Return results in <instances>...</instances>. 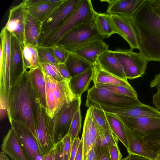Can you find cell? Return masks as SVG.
<instances>
[{
    "label": "cell",
    "mask_w": 160,
    "mask_h": 160,
    "mask_svg": "<svg viewBox=\"0 0 160 160\" xmlns=\"http://www.w3.org/2000/svg\"><path fill=\"white\" fill-rule=\"evenodd\" d=\"M85 105L91 108L93 117L98 124L106 131L112 132L110 127L105 111L98 103L86 99Z\"/></svg>",
    "instance_id": "1f68e13d"
},
{
    "label": "cell",
    "mask_w": 160,
    "mask_h": 160,
    "mask_svg": "<svg viewBox=\"0 0 160 160\" xmlns=\"http://www.w3.org/2000/svg\"><path fill=\"white\" fill-rule=\"evenodd\" d=\"M25 71L20 43L13 35L11 34L10 61V84L11 87Z\"/></svg>",
    "instance_id": "e0dca14e"
},
{
    "label": "cell",
    "mask_w": 160,
    "mask_h": 160,
    "mask_svg": "<svg viewBox=\"0 0 160 160\" xmlns=\"http://www.w3.org/2000/svg\"><path fill=\"white\" fill-rule=\"evenodd\" d=\"M65 63L72 78L94 66L84 58L73 52H69Z\"/></svg>",
    "instance_id": "83f0119b"
},
{
    "label": "cell",
    "mask_w": 160,
    "mask_h": 160,
    "mask_svg": "<svg viewBox=\"0 0 160 160\" xmlns=\"http://www.w3.org/2000/svg\"><path fill=\"white\" fill-rule=\"evenodd\" d=\"M1 149L2 152L7 154L11 160H28L11 127L4 137Z\"/></svg>",
    "instance_id": "ffe728a7"
},
{
    "label": "cell",
    "mask_w": 160,
    "mask_h": 160,
    "mask_svg": "<svg viewBox=\"0 0 160 160\" xmlns=\"http://www.w3.org/2000/svg\"><path fill=\"white\" fill-rule=\"evenodd\" d=\"M63 143L62 140L57 143L54 151V160H64Z\"/></svg>",
    "instance_id": "f6af8a7d"
},
{
    "label": "cell",
    "mask_w": 160,
    "mask_h": 160,
    "mask_svg": "<svg viewBox=\"0 0 160 160\" xmlns=\"http://www.w3.org/2000/svg\"><path fill=\"white\" fill-rule=\"evenodd\" d=\"M55 56L59 63H65L69 52L63 47L55 45L52 46Z\"/></svg>",
    "instance_id": "60d3db41"
},
{
    "label": "cell",
    "mask_w": 160,
    "mask_h": 160,
    "mask_svg": "<svg viewBox=\"0 0 160 160\" xmlns=\"http://www.w3.org/2000/svg\"><path fill=\"white\" fill-rule=\"evenodd\" d=\"M26 9L22 2L9 10L8 22L5 26L19 41L22 49L24 46V29Z\"/></svg>",
    "instance_id": "4fadbf2b"
},
{
    "label": "cell",
    "mask_w": 160,
    "mask_h": 160,
    "mask_svg": "<svg viewBox=\"0 0 160 160\" xmlns=\"http://www.w3.org/2000/svg\"><path fill=\"white\" fill-rule=\"evenodd\" d=\"M93 24L98 33L106 38L116 33L110 14L95 12Z\"/></svg>",
    "instance_id": "f1b7e54d"
},
{
    "label": "cell",
    "mask_w": 160,
    "mask_h": 160,
    "mask_svg": "<svg viewBox=\"0 0 160 160\" xmlns=\"http://www.w3.org/2000/svg\"><path fill=\"white\" fill-rule=\"evenodd\" d=\"M160 84V73L156 74L154 78L150 82L151 88H153Z\"/></svg>",
    "instance_id": "f5cc1de1"
},
{
    "label": "cell",
    "mask_w": 160,
    "mask_h": 160,
    "mask_svg": "<svg viewBox=\"0 0 160 160\" xmlns=\"http://www.w3.org/2000/svg\"><path fill=\"white\" fill-rule=\"evenodd\" d=\"M157 88V93L152 97V102L156 108L160 111V84L156 86Z\"/></svg>",
    "instance_id": "c3c4849f"
},
{
    "label": "cell",
    "mask_w": 160,
    "mask_h": 160,
    "mask_svg": "<svg viewBox=\"0 0 160 160\" xmlns=\"http://www.w3.org/2000/svg\"><path fill=\"white\" fill-rule=\"evenodd\" d=\"M38 97L28 71L25 70L11 87L8 106L9 121L13 120L24 123L36 137L34 116Z\"/></svg>",
    "instance_id": "6da1fadb"
},
{
    "label": "cell",
    "mask_w": 160,
    "mask_h": 160,
    "mask_svg": "<svg viewBox=\"0 0 160 160\" xmlns=\"http://www.w3.org/2000/svg\"><path fill=\"white\" fill-rule=\"evenodd\" d=\"M83 143L81 138L78 148L77 152L74 160H82Z\"/></svg>",
    "instance_id": "f907efd6"
},
{
    "label": "cell",
    "mask_w": 160,
    "mask_h": 160,
    "mask_svg": "<svg viewBox=\"0 0 160 160\" xmlns=\"http://www.w3.org/2000/svg\"><path fill=\"white\" fill-rule=\"evenodd\" d=\"M42 27V22L26 10L24 29L25 42L37 46Z\"/></svg>",
    "instance_id": "603a6c76"
},
{
    "label": "cell",
    "mask_w": 160,
    "mask_h": 160,
    "mask_svg": "<svg viewBox=\"0 0 160 160\" xmlns=\"http://www.w3.org/2000/svg\"><path fill=\"white\" fill-rule=\"evenodd\" d=\"M34 122L36 137L43 157L55 148L56 144L53 118L48 115L38 97L36 100Z\"/></svg>",
    "instance_id": "277c9868"
},
{
    "label": "cell",
    "mask_w": 160,
    "mask_h": 160,
    "mask_svg": "<svg viewBox=\"0 0 160 160\" xmlns=\"http://www.w3.org/2000/svg\"><path fill=\"white\" fill-rule=\"evenodd\" d=\"M81 97L76 98L64 105L53 118L54 140L56 144L68 133L71 124L76 112L80 109Z\"/></svg>",
    "instance_id": "30bf717a"
},
{
    "label": "cell",
    "mask_w": 160,
    "mask_h": 160,
    "mask_svg": "<svg viewBox=\"0 0 160 160\" xmlns=\"http://www.w3.org/2000/svg\"><path fill=\"white\" fill-rule=\"evenodd\" d=\"M122 160H151L147 158L133 154H129Z\"/></svg>",
    "instance_id": "816d5d0a"
},
{
    "label": "cell",
    "mask_w": 160,
    "mask_h": 160,
    "mask_svg": "<svg viewBox=\"0 0 160 160\" xmlns=\"http://www.w3.org/2000/svg\"><path fill=\"white\" fill-rule=\"evenodd\" d=\"M58 64L43 63L40 64V65L44 72L55 80L61 81L64 79L59 71Z\"/></svg>",
    "instance_id": "74e56055"
},
{
    "label": "cell",
    "mask_w": 160,
    "mask_h": 160,
    "mask_svg": "<svg viewBox=\"0 0 160 160\" xmlns=\"http://www.w3.org/2000/svg\"><path fill=\"white\" fill-rule=\"evenodd\" d=\"M118 140L112 132L105 131L100 127L98 146L108 147L111 145L118 144Z\"/></svg>",
    "instance_id": "d590c367"
},
{
    "label": "cell",
    "mask_w": 160,
    "mask_h": 160,
    "mask_svg": "<svg viewBox=\"0 0 160 160\" xmlns=\"http://www.w3.org/2000/svg\"><path fill=\"white\" fill-rule=\"evenodd\" d=\"M82 124V116L80 109L75 113L72 122L68 133L70 135L72 142L80 132Z\"/></svg>",
    "instance_id": "8d00e7d4"
},
{
    "label": "cell",
    "mask_w": 160,
    "mask_h": 160,
    "mask_svg": "<svg viewBox=\"0 0 160 160\" xmlns=\"http://www.w3.org/2000/svg\"><path fill=\"white\" fill-rule=\"evenodd\" d=\"M0 96L8 101L11 88L10 61L11 34L4 27L0 33Z\"/></svg>",
    "instance_id": "52a82bcc"
},
{
    "label": "cell",
    "mask_w": 160,
    "mask_h": 160,
    "mask_svg": "<svg viewBox=\"0 0 160 160\" xmlns=\"http://www.w3.org/2000/svg\"><path fill=\"white\" fill-rule=\"evenodd\" d=\"M109 46L103 40H93L75 49L73 52L94 65L99 57L108 51Z\"/></svg>",
    "instance_id": "ac0fdd59"
},
{
    "label": "cell",
    "mask_w": 160,
    "mask_h": 160,
    "mask_svg": "<svg viewBox=\"0 0 160 160\" xmlns=\"http://www.w3.org/2000/svg\"><path fill=\"white\" fill-rule=\"evenodd\" d=\"M70 80L64 79L57 82L53 90L55 100V114L64 105L76 98L71 90Z\"/></svg>",
    "instance_id": "cb8c5ba5"
},
{
    "label": "cell",
    "mask_w": 160,
    "mask_h": 160,
    "mask_svg": "<svg viewBox=\"0 0 160 160\" xmlns=\"http://www.w3.org/2000/svg\"><path fill=\"white\" fill-rule=\"evenodd\" d=\"M38 53L40 64L59 63L55 56L52 47H46L38 45L36 46Z\"/></svg>",
    "instance_id": "e575fe53"
},
{
    "label": "cell",
    "mask_w": 160,
    "mask_h": 160,
    "mask_svg": "<svg viewBox=\"0 0 160 160\" xmlns=\"http://www.w3.org/2000/svg\"><path fill=\"white\" fill-rule=\"evenodd\" d=\"M157 155L155 160H160V148L156 152Z\"/></svg>",
    "instance_id": "9f6ffc18"
},
{
    "label": "cell",
    "mask_w": 160,
    "mask_h": 160,
    "mask_svg": "<svg viewBox=\"0 0 160 160\" xmlns=\"http://www.w3.org/2000/svg\"><path fill=\"white\" fill-rule=\"evenodd\" d=\"M94 86L98 88L107 89L116 94L138 98L137 93L134 89L120 85H109L96 83Z\"/></svg>",
    "instance_id": "836d02e7"
},
{
    "label": "cell",
    "mask_w": 160,
    "mask_h": 160,
    "mask_svg": "<svg viewBox=\"0 0 160 160\" xmlns=\"http://www.w3.org/2000/svg\"><path fill=\"white\" fill-rule=\"evenodd\" d=\"M95 12L91 0H80L61 26L39 46H53L72 29L82 24L92 23Z\"/></svg>",
    "instance_id": "3957f363"
},
{
    "label": "cell",
    "mask_w": 160,
    "mask_h": 160,
    "mask_svg": "<svg viewBox=\"0 0 160 160\" xmlns=\"http://www.w3.org/2000/svg\"><path fill=\"white\" fill-rule=\"evenodd\" d=\"M106 37L100 35L93 23L83 24L72 29L66 34L56 45L63 47L69 52L91 41L103 40Z\"/></svg>",
    "instance_id": "5b68a950"
},
{
    "label": "cell",
    "mask_w": 160,
    "mask_h": 160,
    "mask_svg": "<svg viewBox=\"0 0 160 160\" xmlns=\"http://www.w3.org/2000/svg\"><path fill=\"white\" fill-rule=\"evenodd\" d=\"M28 160H41L42 155L37 137L26 125L12 120L9 122Z\"/></svg>",
    "instance_id": "8fae6325"
},
{
    "label": "cell",
    "mask_w": 160,
    "mask_h": 160,
    "mask_svg": "<svg viewBox=\"0 0 160 160\" xmlns=\"http://www.w3.org/2000/svg\"><path fill=\"white\" fill-rule=\"evenodd\" d=\"M80 140L79 136L74 139L72 144L69 160H74Z\"/></svg>",
    "instance_id": "bcb514c9"
},
{
    "label": "cell",
    "mask_w": 160,
    "mask_h": 160,
    "mask_svg": "<svg viewBox=\"0 0 160 160\" xmlns=\"http://www.w3.org/2000/svg\"><path fill=\"white\" fill-rule=\"evenodd\" d=\"M125 130L128 141V149L127 151L129 154L137 155L155 160L157 153L144 140L143 134L137 131L130 129L125 125Z\"/></svg>",
    "instance_id": "9a60e30c"
},
{
    "label": "cell",
    "mask_w": 160,
    "mask_h": 160,
    "mask_svg": "<svg viewBox=\"0 0 160 160\" xmlns=\"http://www.w3.org/2000/svg\"><path fill=\"white\" fill-rule=\"evenodd\" d=\"M62 140L63 143L64 160H69L72 144L70 135L68 133Z\"/></svg>",
    "instance_id": "7bdbcfd3"
},
{
    "label": "cell",
    "mask_w": 160,
    "mask_h": 160,
    "mask_svg": "<svg viewBox=\"0 0 160 160\" xmlns=\"http://www.w3.org/2000/svg\"><path fill=\"white\" fill-rule=\"evenodd\" d=\"M130 129L146 135L160 133V118L152 117H132L117 114Z\"/></svg>",
    "instance_id": "5bb4252c"
},
{
    "label": "cell",
    "mask_w": 160,
    "mask_h": 160,
    "mask_svg": "<svg viewBox=\"0 0 160 160\" xmlns=\"http://www.w3.org/2000/svg\"><path fill=\"white\" fill-rule=\"evenodd\" d=\"M105 112L112 132L127 150L128 145L124 123L117 114L106 111Z\"/></svg>",
    "instance_id": "f546056e"
},
{
    "label": "cell",
    "mask_w": 160,
    "mask_h": 160,
    "mask_svg": "<svg viewBox=\"0 0 160 160\" xmlns=\"http://www.w3.org/2000/svg\"><path fill=\"white\" fill-rule=\"evenodd\" d=\"M94 74L93 67L84 72L72 78L70 80L71 90L76 98L88 89Z\"/></svg>",
    "instance_id": "484cf974"
},
{
    "label": "cell",
    "mask_w": 160,
    "mask_h": 160,
    "mask_svg": "<svg viewBox=\"0 0 160 160\" xmlns=\"http://www.w3.org/2000/svg\"><path fill=\"white\" fill-rule=\"evenodd\" d=\"M81 138L83 143L82 160H87L88 153L92 147L96 146V140L89 128L88 117L86 115Z\"/></svg>",
    "instance_id": "d6a6232c"
},
{
    "label": "cell",
    "mask_w": 160,
    "mask_h": 160,
    "mask_svg": "<svg viewBox=\"0 0 160 160\" xmlns=\"http://www.w3.org/2000/svg\"><path fill=\"white\" fill-rule=\"evenodd\" d=\"M143 139L155 152H156L160 148V133L146 135Z\"/></svg>",
    "instance_id": "ab89813d"
},
{
    "label": "cell",
    "mask_w": 160,
    "mask_h": 160,
    "mask_svg": "<svg viewBox=\"0 0 160 160\" xmlns=\"http://www.w3.org/2000/svg\"><path fill=\"white\" fill-rule=\"evenodd\" d=\"M139 42V53L148 62H160V18L146 1L133 17Z\"/></svg>",
    "instance_id": "7a4b0ae2"
},
{
    "label": "cell",
    "mask_w": 160,
    "mask_h": 160,
    "mask_svg": "<svg viewBox=\"0 0 160 160\" xmlns=\"http://www.w3.org/2000/svg\"><path fill=\"white\" fill-rule=\"evenodd\" d=\"M87 99L102 106L114 108H127L142 104L138 98L116 94L107 89L97 88L94 85L88 90Z\"/></svg>",
    "instance_id": "ba28073f"
},
{
    "label": "cell",
    "mask_w": 160,
    "mask_h": 160,
    "mask_svg": "<svg viewBox=\"0 0 160 160\" xmlns=\"http://www.w3.org/2000/svg\"><path fill=\"white\" fill-rule=\"evenodd\" d=\"M59 71L64 79L70 80L72 78L65 63H59L58 64Z\"/></svg>",
    "instance_id": "7dc6e473"
},
{
    "label": "cell",
    "mask_w": 160,
    "mask_h": 160,
    "mask_svg": "<svg viewBox=\"0 0 160 160\" xmlns=\"http://www.w3.org/2000/svg\"><path fill=\"white\" fill-rule=\"evenodd\" d=\"M54 148L43 157L41 160H54Z\"/></svg>",
    "instance_id": "db71d44e"
},
{
    "label": "cell",
    "mask_w": 160,
    "mask_h": 160,
    "mask_svg": "<svg viewBox=\"0 0 160 160\" xmlns=\"http://www.w3.org/2000/svg\"><path fill=\"white\" fill-rule=\"evenodd\" d=\"M0 160H9V158L4 152H0Z\"/></svg>",
    "instance_id": "11a10c76"
},
{
    "label": "cell",
    "mask_w": 160,
    "mask_h": 160,
    "mask_svg": "<svg viewBox=\"0 0 160 160\" xmlns=\"http://www.w3.org/2000/svg\"><path fill=\"white\" fill-rule=\"evenodd\" d=\"M28 71L33 87L37 93L41 104L46 108V85L41 67L40 65Z\"/></svg>",
    "instance_id": "4316f807"
},
{
    "label": "cell",
    "mask_w": 160,
    "mask_h": 160,
    "mask_svg": "<svg viewBox=\"0 0 160 160\" xmlns=\"http://www.w3.org/2000/svg\"><path fill=\"white\" fill-rule=\"evenodd\" d=\"M154 12L160 18V0H149Z\"/></svg>",
    "instance_id": "681fc988"
},
{
    "label": "cell",
    "mask_w": 160,
    "mask_h": 160,
    "mask_svg": "<svg viewBox=\"0 0 160 160\" xmlns=\"http://www.w3.org/2000/svg\"><path fill=\"white\" fill-rule=\"evenodd\" d=\"M105 111L124 116L140 117H152L160 118V111L154 108L142 103L127 108H114L101 106Z\"/></svg>",
    "instance_id": "d6986e66"
},
{
    "label": "cell",
    "mask_w": 160,
    "mask_h": 160,
    "mask_svg": "<svg viewBox=\"0 0 160 160\" xmlns=\"http://www.w3.org/2000/svg\"><path fill=\"white\" fill-rule=\"evenodd\" d=\"M94 74L92 80L94 84L99 83L120 85L133 88L127 80L124 79L105 71L98 64L94 65Z\"/></svg>",
    "instance_id": "d4e9b609"
},
{
    "label": "cell",
    "mask_w": 160,
    "mask_h": 160,
    "mask_svg": "<svg viewBox=\"0 0 160 160\" xmlns=\"http://www.w3.org/2000/svg\"><path fill=\"white\" fill-rule=\"evenodd\" d=\"M127 79H133L145 73L148 62L139 53L130 49L117 48L114 51Z\"/></svg>",
    "instance_id": "9c48e42d"
},
{
    "label": "cell",
    "mask_w": 160,
    "mask_h": 160,
    "mask_svg": "<svg viewBox=\"0 0 160 160\" xmlns=\"http://www.w3.org/2000/svg\"><path fill=\"white\" fill-rule=\"evenodd\" d=\"M94 148L96 160H111L108 147L96 146Z\"/></svg>",
    "instance_id": "b9f144b4"
},
{
    "label": "cell",
    "mask_w": 160,
    "mask_h": 160,
    "mask_svg": "<svg viewBox=\"0 0 160 160\" xmlns=\"http://www.w3.org/2000/svg\"><path fill=\"white\" fill-rule=\"evenodd\" d=\"M96 63L105 71L118 78L127 80L114 51L108 50L104 52L98 58Z\"/></svg>",
    "instance_id": "7402d4cb"
},
{
    "label": "cell",
    "mask_w": 160,
    "mask_h": 160,
    "mask_svg": "<svg viewBox=\"0 0 160 160\" xmlns=\"http://www.w3.org/2000/svg\"><path fill=\"white\" fill-rule=\"evenodd\" d=\"M64 0H26L22 1L25 8L42 22Z\"/></svg>",
    "instance_id": "2e32d148"
},
{
    "label": "cell",
    "mask_w": 160,
    "mask_h": 160,
    "mask_svg": "<svg viewBox=\"0 0 160 160\" xmlns=\"http://www.w3.org/2000/svg\"><path fill=\"white\" fill-rule=\"evenodd\" d=\"M46 112L48 115L53 118L56 113L55 100L53 90L46 87Z\"/></svg>",
    "instance_id": "f35d334b"
},
{
    "label": "cell",
    "mask_w": 160,
    "mask_h": 160,
    "mask_svg": "<svg viewBox=\"0 0 160 160\" xmlns=\"http://www.w3.org/2000/svg\"><path fill=\"white\" fill-rule=\"evenodd\" d=\"M22 51L25 70L29 71L40 65L36 46L24 42Z\"/></svg>",
    "instance_id": "4dcf8cb0"
},
{
    "label": "cell",
    "mask_w": 160,
    "mask_h": 160,
    "mask_svg": "<svg viewBox=\"0 0 160 160\" xmlns=\"http://www.w3.org/2000/svg\"><path fill=\"white\" fill-rule=\"evenodd\" d=\"M111 160H122V156L118 144H114L108 146Z\"/></svg>",
    "instance_id": "ee69618b"
},
{
    "label": "cell",
    "mask_w": 160,
    "mask_h": 160,
    "mask_svg": "<svg viewBox=\"0 0 160 160\" xmlns=\"http://www.w3.org/2000/svg\"><path fill=\"white\" fill-rule=\"evenodd\" d=\"M146 0H112L106 13L118 14L132 18L134 14Z\"/></svg>",
    "instance_id": "44dd1931"
},
{
    "label": "cell",
    "mask_w": 160,
    "mask_h": 160,
    "mask_svg": "<svg viewBox=\"0 0 160 160\" xmlns=\"http://www.w3.org/2000/svg\"><path fill=\"white\" fill-rule=\"evenodd\" d=\"M117 33L128 43L130 49L139 50L138 36L132 18L118 15L110 14Z\"/></svg>",
    "instance_id": "7c38bea8"
},
{
    "label": "cell",
    "mask_w": 160,
    "mask_h": 160,
    "mask_svg": "<svg viewBox=\"0 0 160 160\" xmlns=\"http://www.w3.org/2000/svg\"><path fill=\"white\" fill-rule=\"evenodd\" d=\"M80 0H64L42 22L40 35L38 42L40 45L62 24Z\"/></svg>",
    "instance_id": "8992f818"
}]
</instances>
